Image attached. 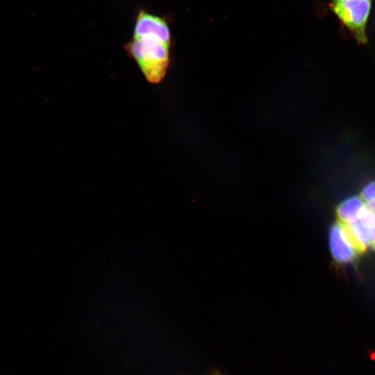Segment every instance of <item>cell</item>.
<instances>
[{
	"label": "cell",
	"mask_w": 375,
	"mask_h": 375,
	"mask_svg": "<svg viewBox=\"0 0 375 375\" xmlns=\"http://www.w3.org/2000/svg\"><path fill=\"white\" fill-rule=\"evenodd\" d=\"M172 41L168 17L140 9L135 19L132 38L124 48L147 81L158 84L169 68Z\"/></svg>",
	"instance_id": "6da1fadb"
},
{
	"label": "cell",
	"mask_w": 375,
	"mask_h": 375,
	"mask_svg": "<svg viewBox=\"0 0 375 375\" xmlns=\"http://www.w3.org/2000/svg\"><path fill=\"white\" fill-rule=\"evenodd\" d=\"M372 0H343L333 1L335 14L361 44L367 41V23L372 9Z\"/></svg>",
	"instance_id": "7a4b0ae2"
},
{
	"label": "cell",
	"mask_w": 375,
	"mask_h": 375,
	"mask_svg": "<svg viewBox=\"0 0 375 375\" xmlns=\"http://www.w3.org/2000/svg\"><path fill=\"white\" fill-rule=\"evenodd\" d=\"M328 245L333 258L341 264L351 262L359 255L342 223L335 224L331 227L328 232Z\"/></svg>",
	"instance_id": "3957f363"
},
{
	"label": "cell",
	"mask_w": 375,
	"mask_h": 375,
	"mask_svg": "<svg viewBox=\"0 0 375 375\" xmlns=\"http://www.w3.org/2000/svg\"><path fill=\"white\" fill-rule=\"evenodd\" d=\"M364 199L359 196H351L343 200L338 206L337 214L342 224L355 220L365 205Z\"/></svg>",
	"instance_id": "277c9868"
},
{
	"label": "cell",
	"mask_w": 375,
	"mask_h": 375,
	"mask_svg": "<svg viewBox=\"0 0 375 375\" xmlns=\"http://www.w3.org/2000/svg\"><path fill=\"white\" fill-rule=\"evenodd\" d=\"M361 197L365 202L375 199V179L362 188Z\"/></svg>",
	"instance_id": "5b68a950"
},
{
	"label": "cell",
	"mask_w": 375,
	"mask_h": 375,
	"mask_svg": "<svg viewBox=\"0 0 375 375\" xmlns=\"http://www.w3.org/2000/svg\"><path fill=\"white\" fill-rule=\"evenodd\" d=\"M372 245L374 249L375 250V234H374V238H373V240H372Z\"/></svg>",
	"instance_id": "8992f818"
},
{
	"label": "cell",
	"mask_w": 375,
	"mask_h": 375,
	"mask_svg": "<svg viewBox=\"0 0 375 375\" xmlns=\"http://www.w3.org/2000/svg\"><path fill=\"white\" fill-rule=\"evenodd\" d=\"M343 1V0H333V1Z\"/></svg>",
	"instance_id": "52a82bcc"
}]
</instances>
